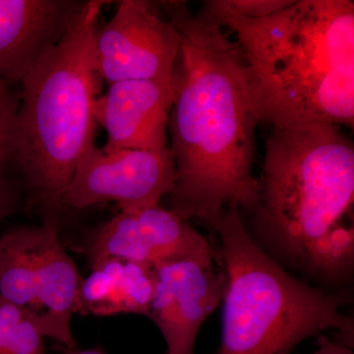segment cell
I'll use <instances>...</instances> for the list:
<instances>
[{
  "label": "cell",
  "mask_w": 354,
  "mask_h": 354,
  "mask_svg": "<svg viewBox=\"0 0 354 354\" xmlns=\"http://www.w3.org/2000/svg\"><path fill=\"white\" fill-rule=\"evenodd\" d=\"M158 6L180 39L167 127L176 169L169 209L208 225L230 207L253 212L259 201L252 169L261 120L241 48L186 2Z\"/></svg>",
  "instance_id": "6da1fadb"
},
{
  "label": "cell",
  "mask_w": 354,
  "mask_h": 354,
  "mask_svg": "<svg viewBox=\"0 0 354 354\" xmlns=\"http://www.w3.org/2000/svg\"><path fill=\"white\" fill-rule=\"evenodd\" d=\"M353 201L354 146L341 127H274L253 211L254 241L265 252L316 281H349Z\"/></svg>",
  "instance_id": "7a4b0ae2"
},
{
  "label": "cell",
  "mask_w": 354,
  "mask_h": 354,
  "mask_svg": "<svg viewBox=\"0 0 354 354\" xmlns=\"http://www.w3.org/2000/svg\"><path fill=\"white\" fill-rule=\"evenodd\" d=\"M201 11L234 32L261 121L353 127V0H291L261 17L207 0Z\"/></svg>",
  "instance_id": "3957f363"
},
{
  "label": "cell",
  "mask_w": 354,
  "mask_h": 354,
  "mask_svg": "<svg viewBox=\"0 0 354 354\" xmlns=\"http://www.w3.org/2000/svg\"><path fill=\"white\" fill-rule=\"evenodd\" d=\"M106 0L84 1L57 46L22 81L16 121L15 165L41 205L62 206L84 153L95 145L100 77L92 39Z\"/></svg>",
  "instance_id": "277c9868"
},
{
  "label": "cell",
  "mask_w": 354,
  "mask_h": 354,
  "mask_svg": "<svg viewBox=\"0 0 354 354\" xmlns=\"http://www.w3.org/2000/svg\"><path fill=\"white\" fill-rule=\"evenodd\" d=\"M221 239L227 276L218 354H290L300 342L337 330L353 344V320L342 312L344 295L314 288L265 252L230 207L209 223Z\"/></svg>",
  "instance_id": "5b68a950"
},
{
  "label": "cell",
  "mask_w": 354,
  "mask_h": 354,
  "mask_svg": "<svg viewBox=\"0 0 354 354\" xmlns=\"http://www.w3.org/2000/svg\"><path fill=\"white\" fill-rule=\"evenodd\" d=\"M176 176L169 147L144 151L93 145L77 164L62 206L83 209L113 201L121 212L150 208L171 195Z\"/></svg>",
  "instance_id": "8992f818"
},
{
  "label": "cell",
  "mask_w": 354,
  "mask_h": 354,
  "mask_svg": "<svg viewBox=\"0 0 354 354\" xmlns=\"http://www.w3.org/2000/svg\"><path fill=\"white\" fill-rule=\"evenodd\" d=\"M180 39L155 2L123 0L113 17L95 30L92 55L95 72L109 84L127 80H169Z\"/></svg>",
  "instance_id": "52a82bcc"
},
{
  "label": "cell",
  "mask_w": 354,
  "mask_h": 354,
  "mask_svg": "<svg viewBox=\"0 0 354 354\" xmlns=\"http://www.w3.org/2000/svg\"><path fill=\"white\" fill-rule=\"evenodd\" d=\"M86 251L91 265L116 258L151 268L179 260L214 263L216 256L187 221L158 205L120 212L88 235Z\"/></svg>",
  "instance_id": "ba28073f"
},
{
  "label": "cell",
  "mask_w": 354,
  "mask_h": 354,
  "mask_svg": "<svg viewBox=\"0 0 354 354\" xmlns=\"http://www.w3.org/2000/svg\"><path fill=\"white\" fill-rule=\"evenodd\" d=\"M153 290L147 316L167 344V354H193L203 323L223 302L225 271L214 263L179 260L153 268Z\"/></svg>",
  "instance_id": "9c48e42d"
},
{
  "label": "cell",
  "mask_w": 354,
  "mask_h": 354,
  "mask_svg": "<svg viewBox=\"0 0 354 354\" xmlns=\"http://www.w3.org/2000/svg\"><path fill=\"white\" fill-rule=\"evenodd\" d=\"M174 99V80H127L109 84L94 106L97 124L108 133L106 147L162 151Z\"/></svg>",
  "instance_id": "30bf717a"
},
{
  "label": "cell",
  "mask_w": 354,
  "mask_h": 354,
  "mask_svg": "<svg viewBox=\"0 0 354 354\" xmlns=\"http://www.w3.org/2000/svg\"><path fill=\"white\" fill-rule=\"evenodd\" d=\"M77 0H0V79L22 83L59 43L82 7Z\"/></svg>",
  "instance_id": "8fae6325"
},
{
  "label": "cell",
  "mask_w": 354,
  "mask_h": 354,
  "mask_svg": "<svg viewBox=\"0 0 354 354\" xmlns=\"http://www.w3.org/2000/svg\"><path fill=\"white\" fill-rule=\"evenodd\" d=\"M43 227L32 313L44 337L72 349L75 348V341L71 332V319L77 311L84 279L75 262L60 244L55 221L48 220Z\"/></svg>",
  "instance_id": "7c38bea8"
},
{
  "label": "cell",
  "mask_w": 354,
  "mask_h": 354,
  "mask_svg": "<svg viewBox=\"0 0 354 354\" xmlns=\"http://www.w3.org/2000/svg\"><path fill=\"white\" fill-rule=\"evenodd\" d=\"M83 279L76 313L147 316L153 290V268L109 258L91 265Z\"/></svg>",
  "instance_id": "4fadbf2b"
},
{
  "label": "cell",
  "mask_w": 354,
  "mask_h": 354,
  "mask_svg": "<svg viewBox=\"0 0 354 354\" xmlns=\"http://www.w3.org/2000/svg\"><path fill=\"white\" fill-rule=\"evenodd\" d=\"M44 227H22L0 235V297L32 312L37 261Z\"/></svg>",
  "instance_id": "5bb4252c"
},
{
  "label": "cell",
  "mask_w": 354,
  "mask_h": 354,
  "mask_svg": "<svg viewBox=\"0 0 354 354\" xmlns=\"http://www.w3.org/2000/svg\"><path fill=\"white\" fill-rule=\"evenodd\" d=\"M19 102L10 86L0 79V185L11 165L15 164L16 121Z\"/></svg>",
  "instance_id": "9a60e30c"
},
{
  "label": "cell",
  "mask_w": 354,
  "mask_h": 354,
  "mask_svg": "<svg viewBox=\"0 0 354 354\" xmlns=\"http://www.w3.org/2000/svg\"><path fill=\"white\" fill-rule=\"evenodd\" d=\"M44 337L34 313L27 309L4 354H44Z\"/></svg>",
  "instance_id": "2e32d148"
},
{
  "label": "cell",
  "mask_w": 354,
  "mask_h": 354,
  "mask_svg": "<svg viewBox=\"0 0 354 354\" xmlns=\"http://www.w3.org/2000/svg\"><path fill=\"white\" fill-rule=\"evenodd\" d=\"M234 12L247 17H261L285 8L291 0H225Z\"/></svg>",
  "instance_id": "e0dca14e"
},
{
  "label": "cell",
  "mask_w": 354,
  "mask_h": 354,
  "mask_svg": "<svg viewBox=\"0 0 354 354\" xmlns=\"http://www.w3.org/2000/svg\"><path fill=\"white\" fill-rule=\"evenodd\" d=\"M27 309L0 297V354L6 353L14 330L22 320Z\"/></svg>",
  "instance_id": "ac0fdd59"
},
{
  "label": "cell",
  "mask_w": 354,
  "mask_h": 354,
  "mask_svg": "<svg viewBox=\"0 0 354 354\" xmlns=\"http://www.w3.org/2000/svg\"><path fill=\"white\" fill-rule=\"evenodd\" d=\"M311 354H354L351 346L341 342L330 341L327 337H322L319 339V348Z\"/></svg>",
  "instance_id": "d6986e66"
},
{
  "label": "cell",
  "mask_w": 354,
  "mask_h": 354,
  "mask_svg": "<svg viewBox=\"0 0 354 354\" xmlns=\"http://www.w3.org/2000/svg\"><path fill=\"white\" fill-rule=\"evenodd\" d=\"M14 209L12 192L6 184L0 185V220L6 218Z\"/></svg>",
  "instance_id": "ffe728a7"
},
{
  "label": "cell",
  "mask_w": 354,
  "mask_h": 354,
  "mask_svg": "<svg viewBox=\"0 0 354 354\" xmlns=\"http://www.w3.org/2000/svg\"><path fill=\"white\" fill-rule=\"evenodd\" d=\"M65 354H106L100 348L90 349H75V348L69 349Z\"/></svg>",
  "instance_id": "44dd1931"
}]
</instances>
